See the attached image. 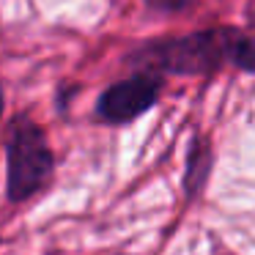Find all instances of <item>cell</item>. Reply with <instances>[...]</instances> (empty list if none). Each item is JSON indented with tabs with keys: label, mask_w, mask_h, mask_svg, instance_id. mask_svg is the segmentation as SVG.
Masks as SVG:
<instances>
[{
	"label": "cell",
	"mask_w": 255,
	"mask_h": 255,
	"mask_svg": "<svg viewBox=\"0 0 255 255\" xmlns=\"http://www.w3.org/2000/svg\"><path fill=\"white\" fill-rule=\"evenodd\" d=\"M244 36L236 28H209L181 39L148 44L134 61L148 63L154 72L170 74H211L233 61Z\"/></svg>",
	"instance_id": "obj_1"
},
{
	"label": "cell",
	"mask_w": 255,
	"mask_h": 255,
	"mask_svg": "<svg viewBox=\"0 0 255 255\" xmlns=\"http://www.w3.org/2000/svg\"><path fill=\"white\" fill-rule=\"evenodd\" d=\"M151 8H156V11H184V8H189L195 3V0H145Z\"/></svg>",
	"instance_id": "obj_6"
},
{
	"label": "cell",
	"mask_w": 255,
	"mask_h": 255,
	"mask_svg": "<svg viewBox=\"0 0 255 255\" xmlns=\"http://www.w3.org/2000/svg\"><path fill=\"white\" fill-rule=\"evenodd\" d=\"M209 165H211V154L206 148L203 140H195L192 151H189V165H187V192L195 195L203 189V181L209 176Z\"/></svg>",
	"instance_id": "obj_4"
},
{
	"label": "cell",
	"mask_w": 255,
	"mask_h": 255,
	"mask_svg": "<svg viewBox=\"0 0 255 255\" xmlns=\"http://www.w3.org/2000/svg\"><path fill=\"white\" fill-rule=\"evenodd\" d=\"M3 107H6V99H3V85H0V116H3Z\"/></svg>",
	"instance_id": "obj_7"
},
{
	"label": "cell",
	"mask_w": 255,
	"mask_h": 255,
	"mask_svg": "<svg viewBox=\"0 0 255 255\" xmlns=\"http://www.w3.org/2000/svg\"><path fill=\"white\" fill-rule=\"evenodd\" d=\"M162 91V77L156 72H140L134 77H127L121 83L102 91L96 102V113L107 124H127L143 116L145 110L156 105Z\"/></svg>",
	"instance_id": "obj_3"
},
{
	"label": "cell",
	"mask_w": 255,
	"mask_h": 255,
	"mask_svg": "<svg viewBox=\"0 0 255 255\" xmlns=\"http://www.w3.org/2000/svg\"><path fill=\"white\" fill-rule=\"evenodd\" d=\"M55 170V156L47 134L28 118H19L6 140V192L8 200L22 203L44 189Z\"/></svg>",
	"instance_id": "obj_2"
},
{
	"label": "cell",
	"mask_w": 255,
	"mask_h": 255,
	"mask_svg": "<svg viewBox=\"0 0 255 255\" xmlns=\"http://www.w3.org/2000/svg\"><path fill=\"white\" fill-rule=\"evenodd\" d=\"M233 63L242 66L244 72H255V39H242L239 50L233 55Z\"/></svg>",
	"instance_id": "obj_5"
}]
</instances>
